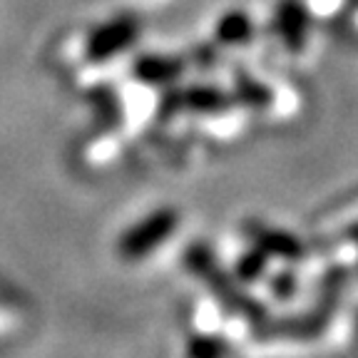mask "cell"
<instances>
[{
	"instance_id": "5",
	"label": "cell",
	"mask_w": 358,
	"mask_h": 358,
	"mask_svg": "<svg viewBox=\"0 0 358 358\" xmlns=\"http://www.w3.org/2000/svg\"><path fill=\"white\" fill-rule=\"evenodd\" d=\"M274 33L279 43L289 52H301L306 48L308 28H311V13L303 6V0H276L274 17H271Z\"/></svg>"
},
{
	"instance_id": "4",
	"label": "cell",
	"mask_w": 358,
	"mask_h": 358,
	"mask_svg": "<svg viewBox=\"0 0 358 358\" xmlns=\"http://www.w3.org/2000/svg\"><path fill=\"white\" fill-rule=\"evenodd\" d=\"M142 30V22L137 20V15H117L110 22L100 25L95 33L90 35L87 45H85V55L90 62H107L110 57L120 55L137 40Z\"/></svg>"
},
{
	"instance_id": "10",
	"label": "cell",
	"mask_w": 358,
	"mask_h": 358,
	"mask_svg": "<svg viewBox=\"0 0 358 358\" xmlns=\"http://www.w3.org/2000/svg\"><path fill=\"white\" fill-rule=\"evenodd\" d=\"M268 271V257L259 249L257 244L252 249H246L239 259H236L234 276L244 284H254V281L264 279V274Z\"/></svg>"
},
{
	"instance_id": "6",
	"label": "cell",
	"mask_w": 358,
	"mask_h": 358,
	"mask_svg": "<svg viewBox=\"0 0 358 358\" xmlns=\"http://www.w3.org/2000/svg\"><path fill=\"white\" fill-rule=\"evenodd\" d=\"M244 231H246V236L266 254V257H279L289 264L301 262L303 259V244L294 234H289V231L274 229V227H268V224H264V222H257V219L246 222Z\"/></svg>"
},
{
	"instance_id": "2",
	"label": "cell",
	"mask_w": 358,
	"mask_h": 358,
	"mask_svg": "<svg viewBox=\"0 0 358 358\" xmlns=\"http://www.w3.org/2000/svg\"><path fill=\"white\" fill-rule=\"evenodd\" d=\"M234 97L214 85H187V87H172L159 100L157 115L162 120H172L179 112H199V115H217L227 112L234 105Z\"/></svg>"
},
{
	"instance_id": "12",
	"label": "cell",
	"mask_w": 358,
	"mask_h": 358,
	"mask_svg": "<svg viewBox=\"0 0 358 358\" xmlns=\"http://www.w3.org/2000/svg\"><path fill=\"white\" fill-rule=\"evenodd\" d=\"M268 291H271L276 299H281V301L294 299L296 296V291H299L296 274H294L291 268H281V271H276V274L268 279Z\"/></svg>"
},
{
	"instance_id": "13",
	"label": "cell",
	"mask_w": 358,
	"mask_h": 358,
	"mask_svg": "<svg viewBox=\"0 0 358 358\" xmlns=\"http://www.w3.org/2000/svg\"><path fill=\"white\" fill-rule=\"evenodd\" d=\"M348 236H351V241L358 246V224H353L351 229H348Z\"/></svg>"
},
{
	"instance_id": "14",
	"label": "cell",
	"mask_w": 358,
	"mask_h": 358,
	"mask_svg": "<svg viewBox=\"0 0 358 358\" xmlns=\"http://www.w3.org/2000/svg\"><path fill=\"white\" fill-rule=\"evenodd\" d=\"M346 6H348V8H351V10H358V0H348Z\"/></svg>"
},
{
	"instance_id": "9",
	"label": "cell",
	"mask_w": 358,
	"mask_h": 358,
	"mask_svg": "<svg viewBox=\"0 0 358 358\" xmlns=\"http://www.w3.org/2000/svg\"><path fill=\"white\" fill-rule=\"evenodd\" d=\"M234 100L241 102L249 110H268L274 105V90L268 87L266 83H262L259 78H254L249 70L239 67L234 73Z\"/></svg>"
},
{
	"instance_id": "11",
	"label": "cell",
	"mask_w": 358,
	"mask_h": 358,
	"mask_svg": "<svg viewBox=\"0 0 358 358\" xmlns=\"http://www.w3.org/2000/svg\"><path fill=\"white\" fill-rule=\"evenodd\" d=\"M187 351L192 356H201V358H209V356H219V353H227L229 346L224 341L222 336H204V334H196L192 336L189 341H187Z\"/></svg>"
},
{
	"instance_id": "7",
	"label": "cell",
	"mask_w": 358,
	"mask_h": 358,
	"mask_svg": "<svg viewBox=\"0 0 358 358\" xmlns=\"http://www.w3.org/2000/svg\"><path fill=\"white\" fill-rule=\"evenodd\" d=\"M187 60L177 55H157L145 52L132 62V75L137 83L152 85V87H169L185 73Z\"/></svg>"
},
{
	"instance_id": "3",
	"label": "cell",
	"mask_w": 358,
	"mask_h": 358,
	"mask_svg": "<svg viewBox=\"0 0 358 358\" xmlns=\"http://www.w3.org/2000/svg\"><path fill=\"white\" fill-rule=\"evenodd\" d=\"M177 224H179L177 209L172 207L155 209L150 217H145L142 222L134 224L132 229L124 231V236L117 244V252L124 259H129V262L147 257V254L155 252L157 246H162L174 234Z\"/></svg>"
},
{
	"instance_id": "1",
	"label": "cell",
	"mask_w": 358,
	"mask_h": 358,
	"mask_svg": "<svg viewBox=\"0 0 358 358\" xmlns=\"http://www.w3.org/2000/svg\"><path fill=\"white\" fill-rule=\"evenodd\" d=\"M185 268L212 291L214 301H217L224 311L241 316L246 324L252 326L254 336H268L271 319H268L266 306H264L262 301H257L254 296H249V294L241 289L239 279L231 276L227 268H222V264L217 262V257H214V252L207 244L196 241V244L187 246Z\"/></svg>"
},
{
	"instance_id": "8",
	"label": "cell",
	"mask_w": 358,
	"mask_h": 358,
	"mask_svg": "<svg viewBox=\"0 0 358 358\" xmlns=\"http://www.w3.org/2000/svg\"><path fill=\"white\" fill-rule=\"evenodd\" d=\"M214 38L219 45L227 48H239V45H249L254 38V20L246 10L231 8L227 10L214 25Z\"/></svg>"
}]
</instances>
